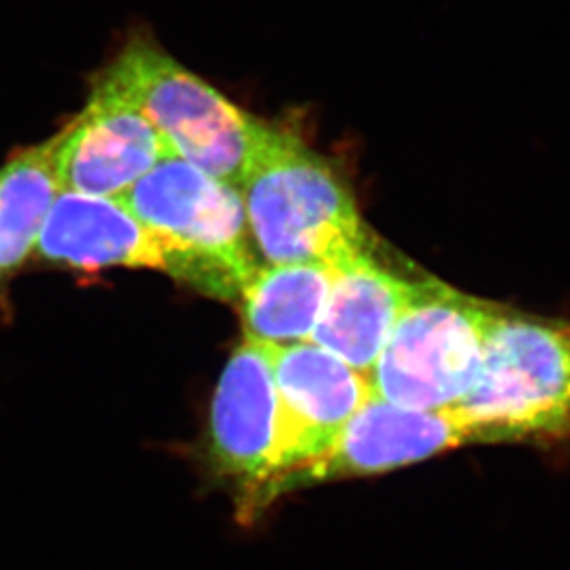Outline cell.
<instances>
[{"mask_svg": "<svg viewBox=\"0 0 570 570\" xmlns=\"http://www.w3.org/2000/svg\"><path fill=\"white\" fill-rule=\"evenodd\" d=\"M278 395L273 346L245 340L232 354L215 390L209 415V463L234 483L243 522L264 511L275 474Z\"/></svg>", "mask_w": 570, "mask_h": 570, "instance_id": "8992f818", "label": "cell"}, {"mask_svg": "<svg viewBox=\"0 0 570 570\" xmlns=\"http://www.w3.org/2000/svg\"><path fill=\"white\" fill-rule=\"evenodd\" d=\"M278 428L275 474L264 493L269 508V489L276 480L328 452L341 430L373 395L365 374L315 343L273 346Z\"/></svg>", "mask_w": 570, "mask_h": 570, "instance_id": "ba28073f", "label": "cell"}, {"mask_svg": "<svg viewBox=\"0 0 570 570\" xmlns=\"http://www.w3.org/2000/svg\"><path fill=\"white\" fill-rule=\"evenodd\" d=\"M105 72L141 108L176 158L242 187L269 125L248 116L147 36H134Z\"/></svg>", "mask_w": 570, "mask_h": 570, "instance_id": "5b68a950", "label": "cell"}, {"mask_svg": "<svg viewBox=\"0 0 570 570\" xmlns=\"http://www.w3.org/2000/svg\"><path fill=\"white\" fill-rule=\"evenodd\" d=\"M250 234L269 264H335L368 248L345 181L293 134L267 127L242 187Z\"/></svg>", "mask_w": 570, "mask_h": 570, "instance_id": "6da1fadb", "label": "cell"}, {"mask_svg": "<svg viewBox=\"0 0 570 570\" xmlns=\"http://www.w3.org/2000/svg\"><path fill=\"white\" fill-rule=\"evenodd\" d=\"M471 443L452 410H412L371 395L328 452L276 480L267 500L271 505L276 497L295 489L376 476Z\"/></svg>", "mask_w": 570, "mask_h": 570, "instance_id": "9c48e42d", "label": "cell"}, {"mask_svg": "<svg viewBox=\"0 0 570 570\" xmlns=\"http://www.w3.org/2000/svg\"><path fill=\"white\" fill-rule=\"evenodd\" d=\"M170 156L141 108L105 71L77 119L55 136L61 191L91 197H119Z\"/></svg>", "mask_w": 570, "mask_h": 570, "instance_id": "52a82bcc", "label": "cell"}, {"mask_svg": "<svg viewBox=\"0 0 570 570\" xmlns=\"http://www.w3.org/2000/svg\"><path fill=\"white\" fill-rule=\"evenodd\" d=\"M167 256V273L234 296L258 269L250 226L237 187L170 156L116 198Z\"/></svg>", "mask_w": 570, "mask_h": 570, "instance_id": "3957f363", "label": "cell"}, {"mask_svg": "<svg viewBox=\"0 0 570 570\" xmlns=\"http://www.w3.org/2000/svg\"><path fill=\"white\" fill-rule=\"evenodd\" d=\"M452 412L472 443L569 435V321L502 307L489 330L476 382Z\"/></svg>", "mask_w": 570, "mask_h": 570, "instance_id": "7a4b0ae2", "label": "cell"}, {"mask_svg": "<svg viewBox=\"0 0 570 570\" xmlns=\"http://www.w3.org/2000/svg\"><path fill=\"white\" fill-rule=\"evenodd\" d=\"M332 282L334 267L326 262L258 267L239 293L245 340L269 346L306 343L321 318Z\"/></svg>", "mask_w": 570, "mask_h": 570, "instance_id": "7c38bea8", "label": "cell"}, {"mask_svg": "<svg viewBox=\"0 0 570 570\" xmlns=\"http://www.w3.org/2000/svg\"><path fill=\"white\" fill-rule=\"evenodd\" d=\"M38 253L58 264L100 269L111 265L167 273V256L153 232L116 198L61 191L39 232Z\"/></svg>", "mask_w": 570, "mask_h": 570, "instance_id": "8fae6325", "label": "cell"}, {"mask_svg": "<svg viewBox=\"0 0 570 570\" xmlns=\"http://www.w3.org/2000/svg\"><path fill=\"white\" fill-rule=\"evenodd\" d=\"M55 138L17 154L0 169V271L21 265L60 195Z\"/></svg>", "mask_w": 570, "mask_h": 570, "instance_id": "4fadbf2b", "label": "cell"}, {"mask_svg": "<svg viewBox=\"0 0 570 570\" xmlns=\"http://www.w3.org/2000/svg\"><path fill=\"white\" fill-rule=\"evenodd\" d=\"M334 282L309 343L368 376L417 282L385 271L368 250L332 264Z\"/></svg>", "mask_w": 570, "mask_h": 570, "instance_id": "30bf717a", "label": "cell"}, {"mask_svg": "<svg viewBox=\"0 0 570 570\" xmlns=\"http://www.w3.org/2000/svg\"><path fill=\"white\" fill-rule=\"evenodd\" d=\"M502 307L426 278L391 330L368 384L374 396L412 410H452L482 367Z\"/></svg>", "mask_w": 570, "mask_h": 570, "instance_id": "277c9868", "label": "cell"}]
</instances>
